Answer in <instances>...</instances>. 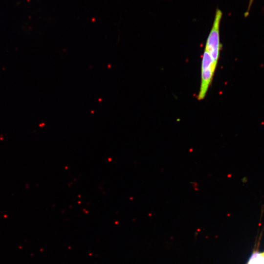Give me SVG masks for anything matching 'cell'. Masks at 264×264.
I'll use <instances>...</instances> for the list:
<instances>
[{"label": "cell", "instance_id": "6da1fadb", "mask_svg": "<svg viewBox=\"0 0 264 264\" xmlns=\"http://www.w3.org/2000/svg\"><path fill=\"white\" fill-rule=\"evenodd\" d=\"M222 11L217 8L212 26L208 36L205 49L210 54L215 66L217 67L220 56V26L222 16Z\"/></svg>", "mask_w": 264, "mask_h": 264}, {"label": "cell", "instance_id": "7a4b0ae2", "mask_svg": "<svg viewBox=\"0 0 264 264\" xmlns=\"http://www.w3.org/2000/svg\"><path fill=\"white\" fill-rule=\"evenodd\" d=\"M216 66L209 52L204 49L201 61V83L198 99H203L212 83Z\"/></svg>", "mask_w": 264, "mask_h": 264}, {"label": "cell", "instance_id": "3957f363", "mask_svg": "<svg viewBox=\"0 0 264 264\" xmlns=\"http://www.w3.org/2000/svg\"><path fill=\"white\" fill-rule=\"evenodd\" d=\"M254 0H249V4H248V6L247 11L244 14L245 16H247L248 15L249 11H250L251 7V5H252Z\"/></svg>", "mask_w": 264, "mask_h": 264}]
</instances>
